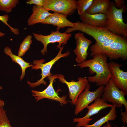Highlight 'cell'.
Returning <instances> with one entry per match:
<instances>
[{
  "mask_svg": "<svg viewBox=\"0 0 127 127\" xmlns=\"http://www.w3.org/2000/svg\"><path fill=\"white\" fill-rule=\"evenodd\" d=\"M81 64L74 65L80 68H89L91 74L95 73L93 76L87 77L89 82L96 83L97 86H105L108 83L112 75L107 62V57L104 54H100Z\"/></svg>",
  "mask_w": 127,
  "mask_h": 127,
  "instance_id": "obj_1",
  "label": "cell"
},
{
  "mask_svg": "<svg viewBox=\"0 0 127 127\" xmlns=\"http://www.w3.org/2000/svg\"><path fill=\"white\" fill-rule=\"evenodd\" d=\"M124 5L120 9L116 8L114 2L110 1L106 13L107 19L104 28L115 35L127 37V24L123 21L122 13L126 10Z\"/></svg>",
  "mask_w": 127,
  "mask_h": 127,
  "instance_id": "obj_2",
  "label": "cell"
},
{
  "mask_svg": "<svg viewBox=\"0 0 127 127\" xmlns=\"http://www.w3.org/2000/svg\"><path fill=\"white\" fill-rule=\"evenodd\" d=\"M76 23L75 27L67 28L64 33L69 34L74 31H80L92 37L96 41L94 44L98 45L107 42L112 39L123 38L114 34L104 28L92 26L78 21Z\"/></svg>",
  "mask_w": 127,
  "mask_h": 127,
  "instance_id": "obj_3",
  "label": "cell"
},
{
  "mask_svg": "<svg viewBox=\"0 0 127 127\" xmlns=\"http://www.w3.org/2000/svg\"><path fill=\"white\" fill-rule=\"evenodd\" d=\"M64 45L62 44L56 56L50 61L44 63V59L36 60L33 61V65L32 67V69L34 70L40 69L41 73L40 75H41V77L40 79L35 83L31 82L28 81L27 83L30 87L34 88L39 86L41 84H43L45 85L47 84V82L44 79L52 75L50 72V70L53 65L60 58L67 57L70 54L69 51H67L64 53H62V51L64 48Z\"/></svg>",
  "mask_w": 127,
  "mask_h": 127,
  "instance_id": "obj_4",
  "label": "cell"
},
{
  "mask_svg": "<svg viewBox=\"0 0 127 127\" xmlns=\"http://www.w3.org/2000/svg\"><path fill=\"white\" fill-rule=\"evenodd\" d=\"M126 95L122 91L116 86L111 78L108 83L104 86L101 96L106 102L115 105L116 107L120 108L123 105L125 111L127 112V101L125 97Z\"/></svg>",
  "mask_w": 127,
  "mask_h": 127,
  "instance_id": "obj_5",
  "label": "cell"
},
{
  "mask_svg": "<svg viewBox=\"0 0 127 127\" xmlns=\"http://www.w3.org/2000/svg\"><path fill=\"white\" fill-rule=\"evenodd\" d=\"M105 54L110 60L121 59H127V39L124 38L116 40L108 46L95 53L92 57L98 54Z\"/></svg>",
  "mask_w": 127,
  "mask_h": 127,
  "instance_id": "obj_6",
  "label": "cell"
},
{
  "mask_svg": "<svg viewBox=\"0 0 127 127\" xmlns=\"http://www.w3.org/2000/svg\"><path fill=\"white\" fill-rule=\"evenodd\" d=\"M33 36L36 40L41 42L44 45L43 48L41 50L42 55H44L47 52V47L48 44L50 43H59L56 46L60 49L62 44L65 45L71 36V33L67 34L60 32L59 30L54 31H52L51 33L48 35H44L40 33L38 34L32 33Z\"/></svg>",
  "mask_w": 127,
  "mask_h": 127,
  "instance_id": "obj_7",
  "label": "cell"
},
{
  "mask_svg": "<svg viewBox=\"0 0 127 127\" xmlns=\"http://www.w3.org/2000/svg\"><path fill=\"white\" fill-rule=\"evenodd\" d=\"M104 86H101L95 90L91 91V85L89 83L84 91L79 96L75 105L74 114L77 115L86 108L89 104L97 98L100 97L103 92Z\"/></svg>",
  "mask_w": 127,
  "mask_h": 127,
  "instance_id": "obj_8",
  "label": "cell"
},
{
  "mask_svg": "<svg viewBox=\"0 0 127 127\" xmlns=\"http://www.w3.org/2000/svg\"><path fill=\"white\" fill-rule=\"evenodd\" d=\"M76 0H45L43 7L48 10L71 16L76 10Z\"/></svg>",
  "mask_w": 127,
  "mask_h": 127,
  "instance_id": "obj_9",
  "label": "cell"
},
{
  "mask_svg": "<svg viewBox=\"0 0 127 127\" xmlns=\"http://www.w3.org/2000/svg\"><path fill=\"white\" fill-rule=\"evenodd\" d=\"M58 74L53 75L48 77L49 81V84L47 88L42 91L35 90L31 91L32 95L36 102L44 98L54 100L58 102L62 105L67 103L66 100L67 95H64L60 97L54 89L53 83L54 80L57 79Z\"/></svg>",
  "mask_w": 127,
  "mask_h": 127,
  "instance_id": "obj_10",
  "label": "cell"
},
{
  "mask_svg": "<svg viewBox=\"0 0 127 127\" xmlns=\"http://www.w3.org/2000/svg\"><path fill=\"white\" fill-rule=\"evenodd\" d=\"M57 79L62 83L65 84L67 86L69 90L70 99L71 100V103L74 105H75L79 95L84 90L89 83L86 77H79L77 81L72 80L71 82H68L65 79L63 75L58 74Z\"/></svg>",
  "mask_w": 127,
  "mask_h": 127,
  "instance_id": "obj_11",
  "label": "cell"
},
{
  "mask_svg": "<svg viewBox=\"0 0 127 127\" xmlns=\"http://www.w3.org/2000/svg\"><path fill=\"white\" fill-rule=\"evenodd\" d=\"M113 105L108 103L102 98L99 97L93 103L87 107L88 111L84 117L73 119V122L77 123L76 127H85L92 120L90 118L92 116L98 113L100 110L108 107H111Z\"/></svg>",
  "mask_w": 127,
  "mask_h": 127,
  "instance_id": "obj_12",
  "label": "cell"
},
{
  "mask_svg": "<svg viewBox=\"0 0 127 127\" xmlns=\"http://www.w3.org/2000/svg\"><path fill=\"white\" fill-rule=\"evenodd\" d=\"M111 79L116 86L127 94V72L120 68L123 65L111 61L108 63Z\"/></svg>",
  "mask_w": 127,
  "mask_h": 127,
  "instance_id": "obj_13",
  "label": "cell"
},
{
  "mask_svg": "<svg viewBox=\"0 0 127 127\" xmlns=\"http://www.w3.org/2000/svg\"><path fill=\"white\" fill-rule=\"evenodd\" d=\"M74 38L76 44L73 50L76 56L75 60L78 64H81L86 60L89 54L87 50L92 42L86 38L82 33L78 32L75 34Z\"/></svg>",
  "mask_w": 127,
  "mask_h": 127,
  "instance_id": "obj_14",
  "label": "cell"
},
{
  "mask_svg": "<svg viewBox=\"0 0 127 127\" xmlns=\"http://www.w3.org/2000/svg\"><path fill=\"white\" fill-rule=\"evenodd\" d=\"M67 16L54 12L48 16L41 23L42 24H51L57 26V30L66 27H73L76 23L71 22L67 18Z\"/></svg>",
  "mask_w": 127,
  "mask_h": 127,
  "instance_id": "obj_15",
  "label": "cell"
},
{
  "mask_svg": "<svg viewBox=\"0 0 127 127\" xmlns=\"http://www.w3.org/2000/svg\"><path fill=\"white\" fill-rule=\"evenodd\" d=\"M82 22L90 25L104 28L107 17L106 14L98 13L90 14L85 12L79 16Z\"/></svg>",
  "mask_w": 127,
  "mask_h": 127,
  "instance_id": "obj_16",
  "label": "cell"
},
{
  "mask_svg": "<svg viewBox=\"0 0 127 127\" xmlns=\"http://www.w3.org/2000/svg\"><path fill=\"white\" fill-rule=\"evenodd\" d=\"M32 13L28 19L27 23L29 26L41 23L48 16L51 15L49 11L43 7L34 5L32 9Z\"/></svg>",
  "mask_w": 127,
  "mask_h": 127,
  "instance_id": "obj_17",
  "label": "cell"
},
{
  "mask_svg": "<svg viewBox=\"0 0 127 127\" xmlns=\"http://www.w3.org/2000/svg\"><path fill=\"white\" fill-rule=\"evenodd\" d=\"M110 2L109 0H93L91 5L85 12L90 14H106Z\"/></svg>",
  "mask_w": 127,
  "mask_h": 127,
  "instance_id": "obj_18",
  "label": "cell"
},
{
  "mask_svg": "<svg viewBox=\"0 0 127 127\" xmlns=\"http://www.w3.org/2000/svg\"><path fill=\"white\" fill-rule=\"evenodd\" d=\"M4 52L5 54L11 58L12 61L18 64L20 66L22 71V74L20 77L21 81L25 75L26 69L32 67L33 65L30 64V63L26 62L21 57L13 54L11 48L8 46L4 48Z\"/></svg>",
  "mask_w": 127,
  "mask_h": 127,
  "instance_id": "obj_19",
  "label": "cell"
},
{
  "mask_svg": "<svg viewBox=\"0 0 127 127\" xmlns=\"http://www.w3.org/2000/svg\"><path fill=\"white\" fill-rule=\"evenodd\" d=\"M116 106L113 105L109 113L106 115L102 117L91 125H87L84 127H101L105 123L109 121H114L117 117Z\"/></svg>",
  "mask_w": 127,
  "mask_h": 127,
  "instance_id": "obj_20",
  "label": "cell"
},
{
  "mask_svg": "<svg viewBox=\"0 0 127 127\" xmlns=\"http://www.w3.org/2000/svg\"><path fill=\"white\" fill-rule=\"evenodd\" d=\"M19 2V0H0V10L10 13Z\"/></svg>",
  "mask_w": 127,
  "mask_h": 127,
  "instance_id": "obj_21",
  "label": "cell"
},
{
  "mask_svg": "<svg viewBox=\"0 0 127 127\" xmlns=\"http://www.w3.org/2000/svg\"><path fill=\"white\" fill-rule=\"evenodd\" d=\"M32 36L29 35H28L24 39L23 41L20 45L18 56L20 57L23 56L26 51L30 48V45L32 44Z\"/></svg>",
  "mask_w": 127,
  "mask_h": 127,
  "instance_id": "obj_22",
  "label": "cell"
},
{
  "mask_svg": "<svg viewBox=\"0 0 127 127\" xmlns=\"http://www.w3.org/2000/svg\"><path fill=\"white\" fill-rule=\"evenodd\" d=\"M93 0H79L77 1L76 9L78 14H84L91 5Z\"/></svg>",
  "mask_w": 127,
  "mask_h": 127,
  "instance_id": "obj_23",
  "label": "cell"
},
{
  "mask_svg": "<svg viewBox=\"0 0 127 127\" xmlns=\"http://www.w3.org/2000/svg\"><path fill=\"white\" fill-rule=\"evenodd\" d=\"M0 127H13L10 124L3 107H0Z\"/></svg>",
  "mask_w": 127,
  "mask_h": 127,
  "instance_id": "obj_24",
  "label": "cell"
},
{
  "mask_svg": "<svg viewBox=\"0 0 127 127\" xmlns=\"http://www.w3.org/2000/svg\"><path fill=\"white\" fill-rule=\"evenodd\" d=\"M9 19V16L8 14H5L2 16H0V20L9 28L12 33L15 35H19V31L18 29L12 27L7 22Z\"/></svg>",
  "mask_w": 127,
  "mask_h": 127,
  "instance_id": "obj_25",
  "label": "cell"
},
{
  "mask_svg": "<svg viewBox=\"0 0 127 127\" xmlns=\"http://www.w3.org/2000/svg\"><path fill=\"white\" fill-rule=\"evenodd\" d=\"M44 1L45 0H30L26 3L27 4H34L38 6L43 7Z\"/></svg>",
  "mask_w": 127,
  "mask_h": 127,
  "instance_id": "obj_26",
  "label": "cell"
},
{
  "mask_svg": "<svg viewBox=\"0 0 127 127\" xmlns=\"http://www.w3.org/2000/svg\"><path fill=\"white\" fill-rule=\"evenodd\" d=\"M115 2L114 5L116 8L120 9L122 8L124 5L125 0H114Z\"/></svg>",
  "mask_w": 127,
  "mask_h": 127,
  "instance_id": "obj_27",
  "label": "cell"
},
{
  "mask_svg": "<svg viewBox=\"0 0 127 127\" xmlns=\"http://www.w3.org/2000/svg\"><path fill=\"white\" fill-rule=\"evenodd\" d=\"M121 116H122L121 120L123 123H127V112L125 111L124 112L122 111L121 113Z\"/></svg>",
  "mask_w": 127,
  "mask_h": 127,
  "instance_id": "obj_28",
  "label": "cell"
},
{
  "mask_svg": "<svg viewBox=\"0 0 127 127\" xmlns=\"http://www.w3.org/2000/svg\"><path fill=\"white\" fill-rule=\"evenodd\" d=\"M103 127H112L110 123L108 122H106V124L103 125ZM114 127H118L116 125H115L114 126Z\"/></svg>",
  "mask_w": 127,
  "mask_h": 127,
  "instance_id": "obj_29",
  "label": "cell"
},
{
  "mask_svg": "<svg viewBox=\"0 0 127 127\" xmlns=\"http://www.w3.org/2000/svg\"><path fill=\"white\" fill-rule=\"evenodd\" d=\"M4 106V101L0 98V107H3Z\"/></svg>",
  "mask_w": 127,
  "mask_h": 127,
  "instance_id": "obj_30",
  "label": "cell"
},
{
  "mask_svg": "<svg viewBox=\"0 0 127 127\" xmlns=\"http://www.w3.org/2000/svg\"><path fill=\"white\" fill-rule=\"evenodd\" d=\"M5 35V34L4 33L0 31V37H3Z\"/></svg>",
  "mask_w": 127,
  "mask_h": 127,
  "instance_id": "obj_31",
  "label": "cell"
},
{
  "mask_svg": "<svg viewBox=\"0 0 127 127\" xmlns=\"http://www.w3.org/2000/svg\"><path fill=\"white\" fill-rule=\"evenodd\" d=\"M2 89V87L0 86V89Z\"/></svg>",
  "mask_w": 127,
  "mask_h": 127,
  "instance_id": "obj_32",
  "label": "cell"
}]
</instances>
